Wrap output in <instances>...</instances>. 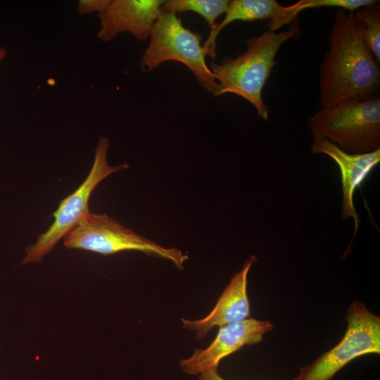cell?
<instances>
[{
    "mask_svg": "<svg viewBox=\"0 0 380 380\" xmlns=\"http://www.w3.org/2000/svg\"><path fill=\"white\" fill-rule=\"evenodd\" d=\"M380 63L369 49L352 12L338 9L319 69L320 108L379 94Z\"/></svg>",
    "mask_w": 380,
    "mask_h": 380,
    "instance_id": "6da1fadb",
    "label": "cell"
},
{
    "mask_svg": "<svg viewBox=\"0 0 380 380\" xmlns=\"http://www.w3.org/2000/svg\"><path fill=\"white\" fill-rule=\"evenodd\" d=\"M291 23L286 31L267 30L247 39L246 51L234 58L211 61L208 67L218 84L216 96L224 94L241 96L254 106L258 116L267 120L270 110L263 101L262 89L277 64L276 56L281 45L298 38L301 32L298 18Z\"/></svg>",
    "mask_w": 380,
    "mask_h": 380,
    "instance_id": "7a4b0ae2",
    "label": "cell"
},
{
    "mask_svg": "<svg viewBox=\"0 0 380 380\" xmlns=\"http://www.w3.org/2000/svg\"><path fill=\"white\" fill-rule=\"evenodd\" d=\"M313 139H326L349 153L380 148V96L351 100L330 108H320L309 118Z\"/></svg>",
    "mask_w": 380,
    "mask_h": 380,
    "instance_id": "3957f363",
    "label": "cell"
},
{
    "mask_svg": "<svg viewBox=\"0 0 380 380\" xmlns=\"http://www.w3.org/2000/svg\"><path fill=\"white\" fill-rule=\"evenodd\" d=\"M140 67L151 71L164 62L175 61L186 65L201 86L216 96L218 84L205 62L202 37L184 27L177 14L161 11L150 34Z\"/></svg>",
    "mask_w": 380,
    "mask_h": 380,
    "instance_id": "277c9868",
    "label": "cell"
},
{
    "mask_svg": "<svg viewBox=\"0 0 380 380\" xmlns=\"http://www.w3.org/2000/svg\"><path fill=\"white\" fill-rule=\"evenodd\" d=\"M68 249H80L108 255L137 251L173 262L183 270L189 255L177 248H167L120 224L107 214L89 213L63 238Z\"/></svg>",
    "mask_w": 380,
    "mask_h": 380,
    "instance_id": "5b68a950",
    "label": "cell"
},
{
    "mask_svg": "<svg viewBox=\"0 0 380 380\" xmlns=\"http://www.w3.org/2000/svg\"><path fill=\"white\" fill-rule=\"evenodd\" d=\"M109 146L110 142L107 137L99 138L93 165L88 175L76 190L61 201L52 214L53 222L44 232L37 236L34 243L27 247L21 265L42 262L57 243L90 212L89 201L96 186L110 175L129 167V164L125 162L117 165H109L107 159Z\"/></svg>",
    "mask_w": 380,
    "mask_h": 380,
    "instance_id": "8992f818",
    "label": "cell"
},
{
    "mask_svg": "<svg viewBox=\"0 0 380 380\" xmlns=\"http://www.w3.org/2000/svg\"><path fill=\"white\" fill-rule=\"evenodd\" d=\"M347 329L341 341L311 364L300 367L293 380H331L353 360L380 353V317L354 301L346 315Z\"/></svg>",
    "mask_w": 380,
    "mask_h": 380,
    "instance_id": "52a82bcc",
    "label": "cell"
},
{
    "mask_svg": "<svg viewBox=\"0 0 380 380\" xmlns=\"http://www.w3.org/2000/svg\"><path fill=\"white\" fill-rule=\"evenodd\" d=\"M273 327L269 321L251 317L221 327L213 341L205 348H195L190 357L180 360V367L183 372L191 375L218 369L223 358L244 346L261 342L264 334Z\"/></svg>",
    "mask_w": 380,
    "mask_h": 380,
    "instance_id": "ba28073f",
    "label": "cell"
},
{
    "mask_svg": "<svg viewBox=\"0 0 380 380\" xmlns=\"http://www.w3.org/2000/svg\"><path fill=\"white\" fill-rule=\"evenodd\" d=\"M164 0H110L99 13L101 28L97 37L103 42L129 32L137 40L149 38Z\"/></svg>",
    "mask_w": 380,
    "mask_h": 380,
    "instance_id": "9c48e42d",
    "label": "cell"
},
{
    "mask_svg": "<svg viewBox=\"0 0 380 380\" xmlns=\"http://www.w3.org/2000/svg\"><path fill=\"white\" fill-rule=\"evenodd\" d=\"M314 154H324L338 165L341 176L342 207L343 220L352 217L354 220L355 236L359 229L360 220L353 203L355 189L380 162V148L365 153H349L341 150L326 139H313L310 148Z\"/></svg>",
    "mask_w": 380,
    "mask_h": 380,
    "instance_id": "30bf717a",
    "label": "cell"
},
{
    "mask_svg": "<svg viewBox=\"0 0 380 380\" xmlns=\"http://www.w3.org/2000/svg\"><path fill=\"white\" fill-rule=\"evenodd\" d=\"M257 258L252 255L241 270L231 279L211 312L201 319L182 318L184 329L195 331L198 339H203L215 327L240 322L250 317V303L247 294V278Z\"/></svg>",
    "mask_w": 380,
    "mask_h": 380,
    "instance_id": "8fae6325",
    "label": "cell"
},
{
    "mask_svg": "<svg viewBox=\"0 0 380 380\" xmlns=\"http://www.w3.org/2000/svg\"><path fill=\"white\" fill-rule=\"evenodd\" d=\"M287 6L276 0H232L229 1L224 19L210 31L203 48L207 56L216 57V41L222 30L234 21L253 22L270 20L268 30L277 31L282 26Z\"/></svg>",
    "mask_w": 380,
    "mask_h": 380,
    "instance_id": "7c38bea8",
    "label": "cell"
},
{
    "mask_svg": "<svg viewBox=\"0 0 380 380\" xmlns=\"http://www.w3.org/2000/svg\"><path fill=\"white\" fill-rule=\"evenodd\" d=\"M229 3V0H167L164 1L161 11L175 14L195 12L205 19L211 30L217 24V18L226 12Z\"/></svg>",
    "mask_w": 380,
    "mask_h": 380,
    "instance_id": "4fadbf2b",
    "label": "cell"
},
{
    "mask_svg": "<svg viewBox=\"0 0 380 380\" xmlns=\"http://www.w3.org/2000/svg\"><path fill=\"white\" fill-rule=\"evenodd\" d=\"M360 25L363 39L369 49L380 63V6L374 0L353 13Z\"/></svg>",
    "mask_w": 380,
    "mask_h": 380,
    "instance_id": "5bb4252c",
    "label": "cell"
},
{
    "mask_svg": "<svg viewBox=\"0 0 380 380\" xmlns=\"http://www.w3.org/2000/svg\"><path fill=\"white\" fill-rule=\"evenodd\" d=\"M374 0H300L296 3L287 6L284 24L291 23L298 14L308 8H319L322 7H336L353 13L358 8L372 3Z\"/></svg>",
    "mask_w": 380,
    "mask_h": 380,
    "instance_id": "9a60e30c",
    "label": "cell"
},
{
    "mask_svg": "<svg viewBox=\"0 0 380 380\" xmlns=\"http://www.w3.org/2000/svg\"><path fill=\"white\" fill-rule=\"evenodd\" d=\"M110 0H80L77 4V11L81 15L94 12L101 13L108 5Z\"/></svg>",
    "mask_w": 380,
    "mask_h": 380,
    "instance_id": "2e32d148",
    "label": "cell"
},
{
    "mask_svg": "<svg viewBox=\"0 0 380 380\" xmlns=\"http://www.w3.org/2000/svg\"><path fill=\"white\" fill-rule=\"evenodd\" d=\"M198 380H226L222 378L219 372L218 369H210L200 374Z\"/></svg>",
    "mask_w": 380,
    "mask_h": 380,
    "instance_id": "e0dca14e",
    "label": "cell"
},
{
    "mask_svg": "<svg viewBox=\"0 0 380 380\" xmlns=\"http://www.w3.org/2000/svg\"><path fill=\"white\" fill-rule=\"evenodd\" d=\"M6 56V51L4 48L0 47V61H2Z\"/></svg>",
    "mask_w": 380,
    "mask_h": 380,
    "instance_id": "ac0fdd59",
    "label": "cell"
}]
</instances>
